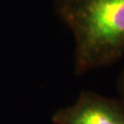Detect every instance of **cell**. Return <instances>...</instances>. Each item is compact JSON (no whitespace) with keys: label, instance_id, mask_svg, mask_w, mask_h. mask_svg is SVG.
I'll return each instance as SVG.
<instances>
[{"label":"cell","instance_id":"6da1fadb","mask_svg":"<svg viewBox=\"0 0 124 124\" xmlns=\"http://www.w3.org/2000/svg\"><path fill=\"white\" fill-rule=\"evenodd\" d=\"M75 38V72L111 64L124 55V0H53Z\"/></svg>","mask_w":124,"mask_h":124},{"label":"cell","instance_id":"7a4b0ae2","mask_svg":"<svg viewBox=\"0 0 124 124\" xmlns=\"http://www.w3.org/2000/svg\"><path fill=\"white\" fill-rule=\"evenodd\" d=\"M54 124H124V108L111 99L83 91L75 103L59 108Z\"/></svg>","mask_w":124,"mask_h":124},{"label":"cell","instance_id":"3957f363","mask_svg":"<svg viewBox=\"0 0 124 124\" xmlns=\"http://www.w3.org/2000/svg\"><path fill=\"white\" fill-rule=\"evenodd\" d=\"M120 90H121V92H122V95L124 96V71H123V74H122V75H121V76H120Z\"/></svg>","mask_w":124,"mask_h":124}]
</instances>
